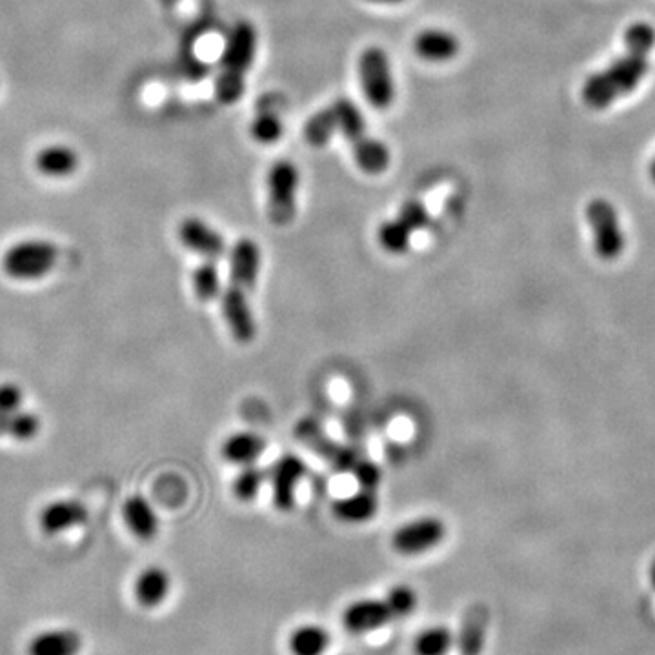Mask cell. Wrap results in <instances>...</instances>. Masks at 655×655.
Instances as JSON below:
<instances>
[{"label": "cell", "instance_id": "cell-1", "mask_svg": "<svg viewBox=\"0 0 655 655\" xmlns=\"http://www.w3.org/2000/svg\"><path fill=\"white\" fill-rule=\"evenodd\" d=\"M625 55L606 70L590 75L583 86V101L605 110L639 86L648 71V55L655 48V30L648 22H635L625 33Z\"/></svg>", "mask_w": 655, "mask_h": 655}, {"label": "cell", "instance_id": "cell-2", "mask_svg": "<svg viewBox=\"0 0 655 655\" xmlns=\"http://www.w3.org/2000/svg\"><path fill=\"white\" fill-rule=\"evenodd\" d=\"M335 119V133L343 135L352 148L355 164L368 175H381L388 170L392 155L383 141L368 131L363 111L355 102L341 97L330 104Z\"/></svg>", "mask_w": 655, "mask_h": 655}, {"label": "cell", "instance_id": "cell-3", "mask_svg": "<svg viewBox=\"0 0 655 655\" xmlns=\"http://www.w3.org/2000/svg\"><path fill=\"white\" fill-rule=\"evenodd\" d=\"M259 46V35L252 22L241 21L233 26L222 51L215 95L222 104H235L246 90V77L252 70Z\"/></svg>", "mask_w": 655, "mask_h": 655}, {"label": "cell", "instance_id": "cell-4", "mask_svg": "<svg viewBox=\"0 0 655 655\" xmlns=\"http://www.w3.org/2000/svg\"><path fill=\"white\" fill-rule=\"evenodd\" d=\"M59 248L46 239H24L2 255V270L15 281H39L57 266Z\"/></svg>", "mask_w": 655, "mask_h": 655}, {"label": "cell", "instance_id": "cell-5", "mask_svg": "<svg viewBox=\"0 0 655 655\" xmlns=\"http://www.w3.org/2000/svg\"><path fill=\"white\" fill-rule=\"evenodd\" d=\"M359 82L364 97L377 110H388L395 101V77L388 53L379 46H370L361 53L359 64Z\"/></svg>", "mask_w": 655, "mask_h": 655}, {"label": "cell", "instance_id": "cell-6", "mask_svg": "<svg viewBox=\"0 0 655 655\" xmlns=\"http://www.w3.org/2000/svg\"><path fill=\"white\" fill-rule=\"evenodd\" d=\"M301 173L292 161H277L268 172V217L275 226L292 224L297 215Z\"/></svg>", "mask_w": 655, "mask_h": 655}, {"label": "cell", "instance_id": "cell-7", "mask_svg": "<svg viewBox=\"0 0 655 655\" xmlns=\"http://www.w3.org/2000/svg\"><path fill=\"white\" fill-rule=\"evenodd\" d=\"M293 434L297 437V441H301L304 446H308L312 452L330 464L335 472L352 474L355 466L363 459L353 448L333 441L315 419H301L295 424Z\"/></svg>", "mask_w": 655, "mask_h": 655}, {"label": "cell", "instance_id": "cell-8", "mask_svg": "<svg viewBox=\"0 0 655 655\" xmlns=\"http://www.w3.org/2000/svg\"><path fill=\"white\" fill-rule=\"evenodd\" d=\"M446 537V524L434 515L417 517L401 524L392 535V548L403 557H417L434 550Z\"/></svg>", "mask_w": 655, "mask_h": 655}, {"label": "cell", "instance_id": "cell-9", "mask_svg": "<svg viewBox=\"0 0 655 655\" xmlns=\"http://www.w3.org/2000/svg\"><path fill=\"white\" fill-rule=\"evenodd\" d=\"M586 219L594 233L595 252L605 259H617L625 250V237L621 232L619 215L615 212L614 204L606 199H594L586 208Z\"/></svg>", "mask_w": 655, "mask_h": 655}, {"label": "cell", "instance_id": "cell-10", "mask_svg": "<svg viewBox=\"0 0 655 655\" xmlns=\"http://www.w3.org/2000/svg\"><path fill=\"white\" fill-rule=\"evenodd\" d=\"M221 308L224 323L232 333L233 339L239 344L253 343V339L257 337V323L250 301V292L228 284L226 290L221 293Z\"/></svg>", "mask_w": 655, "mask_h": 655}, {"label": "cell", "instance_id": "cell-11", "mask_svg": "<svg viewBox=\"0 0 655 655\" xmlns=\"http://www.w3.org/2000/svg\"><path fill=\"white\" fill-rule=\"evenodd\" d=\"M306 472V463L299 455L284 454L272 464L268 481L272 488L273 506L279 512H290L295 506V494Z\"/></svg>", "mask_w": 655, "mask_h": 655}, {"label": "cell", "instance_id": "cell-12", "mask_svg": "<svg viewBox=\"0 0 655 655\" xmlns=\"http://www.w3.org/2000/svg\"><path fill=\"white\" fill-rule=\"evenodd\" d=\"M341 621L346 632L353 635H366L381 630L393 621V617L384 599L363 597L344 608Z\"/></svg>", "mask_w": 655, "mask_h": 655}, {"label": "cell", "instance_id": "cell-13", "mask_svg": "<svg viewBox=\"0 0 655 655\" xmlns=\"http://www.w3.org/2000/svg\"><path fill=\"white\" fill-rule=\"evenodd\" d=\"M179 239L186 250L201 255L206 261H217L228 250L222 233L199 217H188L181 222Z\"/></svg>", "mask_w": 655, "mask_h": 655}, {"label": "cell", "instance_id": "cell-14", "mask_svg": "<svg viewBox=\"0 0 655 655\" xmlns=\"http://www.w3.org/2000/svg\"><path fill=\"white\" fill-rule=\"evenodd\" d=\"M262 255L253 239H239L230 250V284L252 292L261 273Z\"/></svg>", "mask_w": 655, "mask_h": 655}, {"label": "cell", "instance_id": "cell-15", "mask_svg": "<svg viewBox=\"0 0 655 655\" xmlns=\"http://www.w3.org/2000/svg\"><path fill=\"white\" fill-rule=\"evenodd\" d=\"M88 508L77 499H57L46 504L39 514V528L46 535L64 534L88 521Z\"/></svg>", "mask_w": 655, "mask_h": 655}, {"label": "cell", "instance_id": "cell-16", "mask_svg": "<svg viewBox=\"0 0 655 655\" xmlns=\"http://www.w3.org/2000/svg\"><path fill=\"white\" fill-rule=\"evenodd\" d=\"M122 519L139 541L150 543L159 534V517L152 503L142 495H131L122 504Z\"/></svg>", "mask_w": 655, "mask_h": 655}, {"label": "cell", "instance_id": "cell-17", "mask_svg": "<svg viewBox=\"0 0 655 655\" xmlns=\"http://www.w3.org/2000/svg\"><path fill=\"white\" fill-rule=\"evenodd\" d=\"M414 50L426 62H450L461 51V41L452 31L430 28L415 37Z\"/></svg>", "mask_w": 655, "mask_h": 655}, {"label": "cell", "instance_id": "cell-18", "mask_svg": "<svg viewBox=\"0 0 655 655\" xmlns=\"http://www.w3.org/2000/svg\"><path fill=\"white\" fill-rule=\"evenodd\" d=\"M488 614L483 606L466 610L455 632V648L461 655H481L486 645Z\"/></svg>", "mask_w": 655, "mask_h": 655}, {"label": "cell", "instance_id": "cell-19", "mask_svg": "<svg viewBox=\"0 0 655 655\" xmlns=\"http://www.w3.org/2000/svg\"><path fill=\"white\" fill-rule=\"evenodd\" d=\"M172 590V577L162 566H148L135 579V599L144 608L161 606Z\"/></svg>", "mask_w": 655, "mask_h": 655}, {"label": "cell", "instance_id": "cell-20", "mask_svg": "<svg viewBox=\"0 0 655 655\" xmlns=\"http://www.w3.org/2000/svg\"><path fill=\"white\" fill-rule=\"evenodd\" d=\"M379 512V497L375 490L359 488L355 494L333 503V515L343 523L361 524L373 519Z\"/></svg>", "mask_w": 655, "mask_h": 655}, {"label": "cell", "instance_id": "cell-21", "mask_svg": "<svg viewBox=\"0 0 655 655\" xmlns=\"http://www.w3.org/2000/svg\"><path fill=\"white\" fill-rule=\"evenodd\" d=\"M81 650V634L70 628L41 632L28 645V655H79Z\"/></svg>", "mask_w": 655, "mask_h": 655}, {"label": "cell", "instance_id": "cell-22", "mask_svg": "<svg viewBox=\"0 0 655 655\" xmlns=\"http://www.w3.org/2000/svg\"><path fill=\"white\" fill-rule=\"evenodd\" d=\"M266 439L255 432H237L222 443L221 454L228 463L253 464L266 452Z\"/></svg>", "mask_w": 655, "mask_h": 655}, {"label": "cell", "instance_id": "cell-23", "mask_svg": "<svg viewBox=\"0 0 655 655\" xmlns=\"http://www.w3.org/2000/svg\"><path fill=\"white\" fill-rule=\"evenodd\" d=\"M330 643V632L323 625L315 623L299 625L288 635V650L292 655H324Z\"/></svg>", "mask_w": 655, "mask_h": 655}, {"label": "cell", "instance_id": "cell-24", "mask_svg": "<svg viewBox=\"0 0 655 655\" xmlns=\"http://www.w3.org/2000/svg\"><path fill=\"white\" fill-rule=\"evenodd\" d=\"M35 166L46 177H68L79 168V155L64 144H51L37 153Z\"/></svg>", "mask_w": 655, "mask_h": 655}, {"label": "cell", "instance_id": "cell-25", "mask_svg": "<svg viewBox=\"0 0 655 655\" xmlns=\"http://www.w3.org/2000/svg\"><path fill=\"white\" fill-rule=\"evenodd\" d=\"M414 655H448L455 648V632L446 625H430L415 635Z\"/></svg>", "mask_w": 655, "mask_h": 655}, {"label": "cell", "instance_id": "cell-26", "mask_svg": "<svg viewBox=\"0 0 655 655\" xmlns=\"http://www.w3.org/2000/svg\"><path fill=\"white\" fill-rule=\"evenodd\" d=\"M412 237H414V232L397 215L393 219L384 221L377 228V241L381 244L384 252L392 253V255H403L408 252L410 244H412Z\"/></svg>", "mask_w": 655, "mask_h": 655}, {"label": "cell", "instance_id": "cell-27", "mask_svg": "<svg viewBox=\"0 0 655 655\" xmlns=\"http://www.w3.org/2000/svg\"><path fill=\"white\" fill-rule=\"evenodd\" d=\"M192 283L195 297L202 303H210V301H215L217 297H221V273H219L215 261H206L204 259V262L195 268Z\"/></svg>", "mask_w": 655, "mask_h": 655}, {"label": "cell", "instance_id": "cell-28", "mask_svg": "<svg viewBox=\"0 0 655 655\" xmlns=\"http://www.w3.org/2000/svg\"><path fill=\"white\" fill-rule=\"evenodd\" d=\"M304 139L308 144H312L313 148H323L328 142L332 141L335 133V119H333V111L330 106H326L323 110L313 113L312 117L306 121L303 130Z\"/></svg>", "mask_w": 655, "mask_h": 655}, {"label": "cell", "instance_id": "cell-29", "mask_svg": "<svg viewBox=\"0 0 655 655\" xmlns=\"http://www.w3.org/2000/svg\"><path fill=\"white\" fill-rule=\"evenodd\" d=\"M266 479H268V475L264 474L259 466L246 464L233 479V495L242 503H252L259 497L262 484L266 483Z\"/></svg>", "mask_w": 655, "mask_h": 655}, {"label": "cell", "instance_id": "cell-30", "mask_svg": "<svg viewBox=\"0 0 655 655\" xmlns=\"http://www.w3.org/2000/svg\"><path fill=\"white\" fill-rule=\"evenodd\" d=\"M41 432V419L33 412L19 410L15 414L2 417V435H10L17 441H31Z\"/></svg>", "mask_w": 655, "mask_h": 655}, {"label": "cell", "instance_id": "cell-31", "mask_svg": "<svg viewBox=\"0 0 655 655\" xmlns=\"http://www.w3.org/2000/svg\"><path fill=\"white\" fill-rule=\"evenodd\" d=\"M383 599L392 614L393 621L410 617L419 606V595L412 586L408 585L392 586Z\"/></svg>", "mask_w": 655, "mask_h": 655}, {"label": "cell", "instance_id": "cell-32", "mask_svg": "<svg viewBox=\"0 0 655 655\" xmlns=\"http://www.w3.org/2000/svg\"><path fill=\"white\" fill-rule=\"evenodd\" d=\"M252 137L261 144H273L283 137V122L275 113H261L252 122Z\"/></svg>", "mask_w": 655, "mask_h": 655}, {"label": "cell", "instance_id": "cell-33", "mask_svg": "<svg viewBox=\"0 0 655 655\" xmlns=\"http://www.w3.org/2000/svg\"><path fill=\"white\" fill-rule=\"evenodd\" d=\"M397 217L414 233L424 230L430 224V213L426 210V206L423 202L415 201V199L404 202L397 212Z\"/></svg>", "mask_w": 655, "mask_h": 655}, {"label": "cell", "instance_id": "cell-34", "mask_svg": "<svg viewBox=\"0 0 655 655\" xmlns=\"http://www.w3.org/2000/svg\"><path fill=\"white\" fill-rule=\"evenodd\" d=\"M352 474L355 475L359 488H366V490H377V486L381 484V479H383L381 466L368 461V459H361Z\"/></svg>", "mask_w": 655, "mask_h": 655}, {"label": "cell", "instance_id": "cell-35", "mask_svg": "<svg viewBox=\"0 0 655 655\" xmlns=\"http://www.w3.org/2000/svg\"><path fill=\"white\" fill-rule=\"evenodd\" d=\"M22 403H24V392L19 384H0V414H15L21 410Z\"/></svg>", "mask_w": 655, "mask_h": 655}, {"label": "cell", "instance_id": "cell-36", "mask_svg": "<svg viewBox=\"0 0 655 655\" xmlns=\"http://www.w3.org/2000/svg\"><path fill=\"white\" fill-rule=\"evenodd\" d=\"M368 2H373V4H401L403 0H368Z\"/></svg>", "mask_w": 655, "mask_h": 655}, {"label": "cell", "instance_id": "cell-37", "mask_svg": "<svg viewBox=\"0 0 655 655\" xmlns=\"http://www.w3.org/2000/svg\"><path fill=\"white\" fill-rule=\"evenodd\" d=\"M650 583H652V586L655 588V563L652 565V568H650Z\"/></svg>", "mask_w": 655, "mask_h": 655}, {"label": "cell", "instance_id": "cell-38", "mask_svg": "<svg viewBox=\"0 0 655 655\" xmlns=\"http://www.w3.org/2000/svg\"><path fill=\"white\" fill-rule=\"evenodd\" d=\"M650 179L655 182V159L652 161V164H650Z\"/></svg>", "mask_w": 655, "mask_h": 655}]
</instances>
